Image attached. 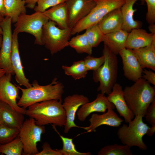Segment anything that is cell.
Returning a JSON list of instances; mask_svg holds the SVG:
<instances>
[{"mask_svg":"<svg viewBox=\"0 0 155 155\" xmlns=\"http://www.w3.org/2000/svg\"><path fill=\"white\" fill-rule=\"evenodd\" d=\"M32 86L23 88L16 85L22 92L17 102L20 107L26 109L35 103L50 100H62L64 86L62 83L55 78L51 82L46 85H39L36 80L34 81Z\"/></svg>","mask_w":155,"mask_h":155,"instance_id":"6da1fadb","label":"cell"},{"mask_svg":"<svg viewBox=\"0 0 155 155\" xmlns=\"http://www.w3.org/2000/svg\"><path fill=\"white\" fill-rule=\"evenodd\" d=\"M62 102L52 100L35 103L28 107L25 115L34 119L39 126H64L66 117Z\"/></svg>","mask_w":155,"mask_h":155,"instance_id":"7a4b0ae2","label":"cell"},{"mask_svg":"<svg viewBox=\"0 0 155 155\" xmlns=\"http://www.w3.org/2000/svg\"><path fill=\"white\" fill-rule=\"evenodd\" d=\"M124 96L129 109L134 116L144 117L147 110L155 98V89L141 78L131 86L123 89Z\"/></svg>","mask_w":155,"mask_h":155,"instance_id":"3957f363","label":"cell"},{"mask_svg":"<svg viewBox=\"0 0 155 155\" xmlns=\"http://www.w3.org/2000/svg\"><path fill=\"white\" fill-rule=\"evenodd\" d=\"M102 55L105 58L103 64L97 69L93 71L92 78L100 85L97 90L104 95L108 94L116 83L118 73V61L117 55L104 45Z\"/></svg>","mask_w":155,"mask_h":155,"instance_id":"277c9868","label":"cell"},{"mask_svg":"<svg viewBox=\"0 0 155 155\" xmlns=\"http://www.w3.org/2000/svg\"><path fill=\"white\" fill-rule=\"evenodd\" d=\"M144 117L142 115H136L128 123V125L124 124L118 129L117 134L123 144L130 148L136 146L142 150H147V146L143 137L150 127L143 122Z\"/></svg>","mask_w":155,"mask_h":155,"instance_id":"5b68a950","label":"cell"},{"mask_svg":"<svg viewBox=\"0 0 155 155\" xmlns=\"http://www.w3.org/2000/svg\"><path fill=\"white\" fill-rule=\"evenodd\" d=\"M95 5L90 13L72 28L71 35H74L98 24L108 13L121 8L125 0H94Z\"/></svg>","mask_w":155,"mask_h":155,"instance_id":"8992f818","label":"cell"},{"mask_svg":"<svg viewBox=\"0 0 155 155\" xmlns=\"http://www.w3.org/2000/svg\"><path fill=\"white\" fill-rule=\"evenodd\" d=\"M56 24L49 20L43 26L42 41L43 45L52 55L69 46L72 28L62 29L57 27Z\"/></svg>","mask_w":155,"mask_h":155,"instance_id":"52a82bcc","label":"cell"},{"mask_svg":"<svg viewBox=\"0 0 155 155\" xmlns=\"http://www.w3.org/2000/svg\"><path fill=\"white\" fill-rule=\"evenodd\" d=\"M49 20L43 13L39 11L30 15L21 14L14 24L13 32L31 34L35 37V44L43 45L41 39L43 27Z\"/></svg>","mask_w":155,"mask_h":155,"instance_id":"ba28073f","label":"cell"},{"mask_svg":"<svg viewBox=\"0 0 155 155\" xmlns=\"http://www.w3.org/2000/svg\"><path fill=\"white\" fill-rule=\"evenodd\" d=\"M45 132V126L36 125L34 119L30 117L24 121L18 137L23 144L24 155H37L39 152L37 143L41 141V135Z\"/></svg>","mask_w":155,"mask_h":155,"instance_id":"9c48e42d","label":"cell"},{"mask_svg":"<svg viewBox=\"0 0 155 155\" xmlns=\"http://www.w3.org/2000/svg\"><path fill=\"white\" fill-rule=\"evenodd\" d=\"M11 23L10 18L5 17L0 24L3 32L0 50V68L3 69L5 73L14 75L15 74L11 61L12 36Z\"/></svg>","mask_w":155,"mask_h":155,"instance_id":"30bf717a","label":"cell"},{"mask_svg":"<svg viewBox=\"0 0 155 155\" xmlns=\"http://www.w3.org/2000/svg\"><path fill=\"white\" fill-rule=\"evenodd\" d=\"M12 75L5 73L0 78V100L9 105L14 110L25 115L26 109L19 106L17 100L20 98V89L11 82Z\"/></svg>","mask_w":155,"mask_h":155,"instance_id":"8fae6325","label":"cell"},{"mask_svg":"<svg viewBox=\"0 0 155 155\" xmlns=\"http://www.w3.org/2000/svg\"><path fill=\"white\" fill-rule=\"evenodd\" d=\"M89 102L88 98L83 95L75 94L66 97L62 103L65 110L66 121L64 132L67 133L73 127L81 128L74 123L75 114L79 108L82 105Z\"/></svg>","mask_w":155,"mask_h":155,"instance_id":"7c38bea8","label":"cell"},{"mask_svg":"<svg viewBox=\"0 0 155 155\" xmlns=\"http://www.w3.org/2000/svg\"><path fill=\"white\" fill-rule=\"evenodd\" d=\"M65 3L68 11L69 27L71 28L95 5L94 0H66Z\"/></svg>","mask_w":155,"mask_h":155,"instance_id":"4fadbf2b","label":"cell"},{"mask_svg":"<svg viewBox=\"0 0 155 155\" xmlns=\"http://www.w3.org/2000/svg\"><path fill=\"white\" fill-rule=\"evenodd\" d=\"M119 54L122 60L123 69L125 77L134 82L141 78L143 69L133 50L125 48L119 52Z\"/></svg>","mask_w":155,"mask_h":155,"instance_id":"5bb4252c","label":"cell"},{"mask_svg":"<svg viewBox=\"0 0 155 155\" xmlns=\"http://www.w3.org/2000/svg\"><path fill=\"white\" fill-rule=\"evenodd\" d=\"M114 109L109 107L106 112L101 115L93 113L89 119L90 125L81 128L86 131L84 133L95 132L96 129L102 125L117 127H119L123 120L113 111Z\"/></svg>","mask_w":155,"mask_h":155,"instance_id":"9a60e30c","label":"cell"},{"mask_svg":"<svg viewBox=\"0 0 155 155\" xmlns=\"http://www.w3.org/2000/svg\"><path fill=\"white\" fill-rule=\"evenodd\" d=\"M18 34L14 32L12 34L11 63L16 82L20 86H23L26 88H29L31 87L32 85L26 77L23 71L19 52Z\"/></svg>","mask_w":155,"mask_h":155,"instance_id":"2e32d148","label":"cell"},{"mask_svg":"<svg viewBox=\"0 0 155 155\" xmlns=\"http://www.w3.org/2000/svg\"><path fill=\"white\" fill-rule=\"evenodd\" d=\"M106 97L114 105L120 116L124 119L125 122L128 123L134 118V115L126 104L123 89L120 84L116 83L115 84L111 92Z\"/></svg>","mask_w":155,"mask_h":155,"instance_id":"e0dca14e","label":"cell"},{"mask_svg":"<svg viewBox=\"0 0 155 155\" xmlns=\"http://www.w3.org/2000/svg\"><path fill=\"white\" fill-rule=\"evenodd\" d=\"M109 107L114 109L115 108L104 95L99 93L94 100L82 105L77 111V115L78 119L83 122L91 113L95 112L104 113Z\"/></svg>","mask_w":155,"mask_h":155,"instance_id":"ac0fdd59","label":"cell"},{"mask_svg":"<svg viewBox=\"0 0 155 155\" xmlns=\"http://www.w3.org/2000/svg\"><path fill=\"white\" fill-rule=\"evenodd\" d=\"M155 40V33H148L145 30L134 29L129 33L125 48L132 50L143 47L150 44Z\"/></svg>","mask_w":155,"mask_h":155,"instance_id":"d6986e66","label":"cell"},{"mask_svg":"<svg viewBox=\"0 0 155 155\" xmlns=\"http://www.w3.org/2000/svg\"><path fill=\"white\" fill-rule=\"evenodd\" d=\"M24 115L1 101L0 124L20 130L24 121Z\"/></svg>","mask_w":155,"mask_h":155,"instance_id":"ffe728a7","label":"cell"},{"mask_svg":"<svg viewBox=\"0 0 155 155\" xmlns=\"http://www.w3.org/2000/svg\"><path fill=\"white\" fill-rule=\"evenodd\" d=\"M98 24L104 34L122 29L123 19L120 8L108 13Z\"/></svg>","mask_w":155,"mask_h":155,"instance_id":"44dd1931","label":"cell"},{"mask_svg":"<svg viewBox=\"0 0 155 155\" xmlns=\"http://www.w3.org/2000/svg\"><path fill=\"white\" fill-rule=\"evenodd\" d=\"M144 1V0H125L124 4L120 8L123 19L122 29L129 32L134 29L140 28L142 25L140 21L135 20L133 18L136 9H133V5L137 1Z\"/></svg>","mask_w":155,"mask_h":155,"instance_id":"7402d4cb","label":"cell"},{"mask_svg":"<svg viewBox=\"0 0 155 155\" xmlns=\"http://www.w3.org/2000/svg\"><path fill=\"white\" fill-rule=\"evenodd\" d=\"M128 34L129 32L121 29L105 34L103 41L104 44L117 55L125 48Z\"/></svg>","mask_w":155,"mask_h":155,"instance_id":"603a6c76","label":"cell"},{"mask_svg":"<svg viewBox=\"0 0 155 155\" xmlns=\"http://www.w3.org/2000/svg\"><path fill=\"white\" fill-rule=\"evenodd\" d=\"M133 50L143 69L155 71V40L148 46Z\"/></svg>","mask_w":155,"mask_h":155,"instance_id":"cb8c5ba5","label":"cell"},{"mask_svg":"<svg viewBox=\"0 0 155 155\" xmlns=\"http://www.w3.org/2000/svg\"><path fill=\"white\" fill-rule=\"evenodd\" d=\"M49 20L55 22L62 29L69 28L68 13L65 2L51 7L43 12Z\"/></svg>","mask_w":155,"mask_h":155,"instance_id":"d4e9b609","label":"cell"},{"mask_svg":"<svg viewBox=\"0 0 155 155\" xmlns=\"http://www.w3.org/2000/svg\"><path fill=\"white\" fill-rule=\"evenodd\" d=\"M25 0H4L5 16L10 18L12 23H16L21 14L26 13Z\"/></svg>","mask_w":155,"mask_h":155,"instance_id":"484cf974","label":"cell"},{"mask_svg":"<svg viewBox=\"0 0 155 155\" xmlns=\"http://www.w3.org/2000/svg\"><path fill=\"white\" fill-rule=\"evenodd\" d=\"M62 68L65 75L71 76L75 80L85 78L88 71L84 60L74 61L70 66L62 65Z\"/></svg>","mask_w":155,"mask_h":155,"instance_id":"4316f807","label":"cell"},{"mask_svg":"<svg viewBox=\"0 0 155 155\" xmlns=\"http://www.w3.org/2000/svg\"><path fill=\"white\" fill-rule=\"evenodd\" d=\"M69 46L78 53H85L91 55L92 48L90 45L85 33L73 37L69 40Z\"/></svg>","mask_w":155,"mask_h":155,"instance_id":"83f0119b","label":"cell"},{"mask_svg":"<svg viewBox=\"0 0 155 155\" xmlns=\"http://www.w3.org/2000/svg\"><path fill=\"white\" fill-rule=\"evenodd\" d=\"M98 155H132L131 148L125 145L115 144L102 147L98 152Z\"/></svg>","mask_w":155,"mask_h":155,"instance_id":"f1b7e54d","label":"cell"},{"mask_svg":"<svg viewBox=\"0 0 155 155\" xmlns=\"http://www.w3.org/2000/svg\"><path fill=\"white\" fill-rule=\"evenodd\" d=\"M85 33L88 42L92 48L97 47L103 42L105 34L100 28L98 24L87 28Z\"/></svg>","mask_w":155,"mask_h":155,"instance_id":"f546056e","label":"cell"},{"mask_svg":"<svg viewBox=\"0 0 155 155\" xmlns=\"http://www.w3.org/2000/svg\"><path fill=\"white\" fill-rule=\"evenodd\" d=\"M23 152V144L18 137L7 143L0 144V152L6 155H21Z\"/></svg>","mask_w":155,"mask_h":155,"instance_id":"4dcf8cb0","label":"cell"},{"mask_svg":"<svg viewBox=\"0 0 155 155\" xmlns=\"http://www.w3.org/2000/svg\"><path fill=\"white\" fill-rule=\"evenodd\" d=\"M53 128L57 132L61 138L63 144L62 149H60L62 155H91L89 152H81L77 150L75 145L73 142V139L65 137L61 135L57 131L55 126L52 125Z\"/></svg>","mask_w":155,"mask_h":155,"instance_id":"1f68e13d","label":"cell"},{"mask_svg":"<svg viewBox=\"0 0 155 155\" xmlns=\"http://www.w3.org/2000/svg\"><path fill=\"white\" fill-rule=\"evenodd\" d=\"M20 130L0 124V144L11 141L18 135Z\"/></svg>","mask_w":155,"mask_h":155,"instance_id":"d6a6232c","label":"cell"},{"mask_svg":"<svg viewBox=\"0 0 155 155\" xmlns=\"http://www.w3.org/2000/svg\"><path fill=\"white\" fill-rule=\"evenodd\" d=\"M105 58L103 55L99 57H95L88 55L84 60L85 66L88 71H93L97 69L103 64Z\"/></svg>","mask_w":155,"mask_h":155,"instance_id":"836d02e7","label":"cell"},{"mask_svg":"<svg viewBox=\"0 0 155 155\" xmlns=\"http://www.w3.org/2000/svg\"><path fill=\"white\" fill-rule=\"evenodd\" d=\"M66 0H39L35 7V11L43 12L49 8L65 2Z\"/></svg>","mask_w":155,"mask_h":155,"instance_id":"e575fe53","label":"cell"},{"mask_svg":"<svg viewBox=\"0 0 155 155\" xmlns=\"http://www.w3.org/2000/svg\"><path fill=\"white\" fill-rule=\"evenodd\" d=\"M147 7L146 19L149 25L155 22V0H144Z\"/></svg>","mask_w":155,"mask_h":155,"instance_id":"d590c367","label":"cell"},{"mask_svg":"<svg viewBox=\"0 0 155 155\" xmlns=\"http://www.w3.org/2000/svg\"><path fill=\"white\" fill-rule=\"evenodd\" d=\"M145 116L148 123L152 125H155V98L148 107Z\"/></svg>","mask_w":155,"mask_h":155,"instance_id":"8d00e7d4","label":"cell"},{"mask_svg":"<svg viewBox=\"0 0 155 155\" xmlns=\"http://www.w3.org/2000/svg\"><path fill=\"white\" fill-rule=\"evenodd\" d=\"M42 148V150L37 155H62L60 149H53L48 142L44 143Z\"/></svg>","mask_w":155,"mask_h":155,"instance_id":"74e56055","label":"cell"},{"mask_svg":"<svg viewBox=\"0 0 155 155\" xmlns=\"http://www.w3.org/2000/svg\"><path fill=\"white\" fill-rule=\"evenodd\" d=\"M142 78L145 79L150 84L155 85V73L151 70L143 69Z\"/></svg>","mask_w":155,"mask_h":155,"instance_id":"f35d334b","label":"cell"},{"mask_svg":"<svg viewBox=\"0 0 155 155\" xmlns=\"http://www.w3.org/2000/svg\"><path fill=\"white\" fill-rule=\"evenodd\" d=\"M26 5V7L30 9H34L39 0H25Z\"/></svg>","mask_w":155,"mask_h":155,"instance_id":"ab89813d","label":"cell"},{"mask_svg":"<svg viewBox=\"0 0 155 155\" xmlns=\"http://www.w3.org/2000/svg\"><path fill=\"white\" fill-rule=\"evenodd\" d=\"M0 16L3 17L5 16L4 0H0Z\"/></svg>","mask_w":155,"mask_h":155,"instance_id":"60d3db41","label":"cell"},{"mask_svg":"<svg viewBox=\"0 0 155 155\" xmlns=\"http://www.w3.org/2000/svg\"><path fill=\"white\" fill-rule=\"evenodd\" d=\"M152 125V127H149L146 133V134L149 136H152L155 132V125Z\"/></svg>","mask_w":155,"mask_h":155,"instance_id":"b9f144b4","label":"cell"},{"mask_svg":"<svg viewBox=\"0 0 155 155\" xmlns=\"http://www.w3.org/2000/svg\"><path fill=\"white\" fill-rule=\"evenodd\" d=\"M149 29L151 32V33H155V24L150 25L149 26Z\"/></svg>","mask_w":155,"mask_h":155,"instance_id":"7bdbcfd3","label":"cell"},{"mask_svg":"<svg viewBox=\"0 0 155 155\" xmlns=\"http://www.w3.org/2000/svg\"><path fill=\"white\" fill-rule=\"evenodd\" d=\"M3 30L2 29L0 25V48H1L2 40V37H3Z\"/></svg>","mask_w":155,"mask_h":155,"instance_id":"ee69618b","label":"cell"},{"mask_svg":"<svg viewBox=\"0 0 155 155\" xmlns=\"http://www.w3.org/2000/svg\"><path fill=\"white\" fill-rule=\"evenodd\" d=\"M6 73L5 71L3 69L0 68V78Z\"/></svg>","mask_w":155,"mask_h":155,"instance_id":"f6af8a7d","label":"cell"},{"mask_svg":"<svg viewBox=\"0 0 155 155\" xmlns=\"http://www.w3.org/2000/svg\"><path fill=\"white\" fill-rule=\"evenodd\" d=\"M4 17L0 16V24L4 19Z\"/></svg>","mask_w":155,"mask_h":155,"instance_id":"bcb514c9","label":"cell"},{"mask_svg":"<svg viewBox=\"0 0 155 155\" xmlns=\"http://www.w3.org/2000/svg\"><path fill=\"white\" fill-rule=\"evenodd\" d=\"M1 101L0 100V112L1 108Z\"/></svg>","mask_w":155,"mask_h":155,"instance_id":"7dc6e473","label":"cell"},{"mask_svg":"<svg viewBox=\"0 0 155 155\" xmlns=\"http://www.w3.org/2000/svg\"><path fill=\"white\" fill-rule=\"evenodd\" d=\"M1 154V153L0 152V155Z\"/></svg>","mask_w":155,"mask_h":155,"instance_id":"c3c4849f","label":"cell"}]
</instances>
